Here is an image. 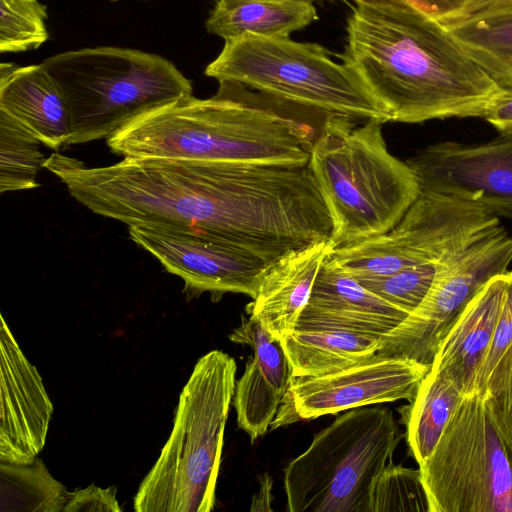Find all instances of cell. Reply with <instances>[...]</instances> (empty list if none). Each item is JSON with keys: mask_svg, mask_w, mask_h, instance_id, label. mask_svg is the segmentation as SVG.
<instances>
[{"mask_svg": "<svg viewBox=\"0 0 512 512\" xmlns=\"http://www.w3.org/2000/svg\"><path fill=\"white\" fill-rule=\"evenodd\" d=\"M327 258L296 328L339 330L382 339L408 316Z\"/></svg>", "mask_w": 512, "mask_h": 512, "instance_id": "16", "label": "cell"}, {"mask_svg": "<svg viewBox=\"0 0 512 512\" xmlns=\"http://www.w3.org/2000/svg\"><path fill=\"white\" fill-rule=\"evenodd\" d=\"M342 59L394 122L485 117L504 90L446 26L408 3L357 4Z\"/></svg>", "mask_w": 512, "mask_h": 512, "instance_id": "2", "label": "cell"}, {"mask_svg": "<svg viewBox=\"0 0 512 512\" xmlns=\"http://www.w3.org/2000/svg\"><path fill=\"white\" fill-rule=\"evenodd\" d=\"M0 479L2 512H63L71 496L39 457L30 464L0 463Z\"/></svg>", "mask_w": 512, "mask_h": 512, "instance_id": "25", "label": "cell"}, {"mask_svg": "<svg viewBox=\"0 0 512 512\" xmlns=\"http://www.w3.org/2000/svg\"><path fill=\"white\" fill-rule=\"evenodd\" d=\"M430 512H512V441L485 393H465L419 465Z\"/></svg>", "mask_w": 512, "mask_h": 512, "instance_id": "9", "label": "cell"}, {"mask_svg": "<svg viewBox=\"0 0 512 512\" xmlns=\"http://www.w3.org/2000/svg\"><path fill=\"white\" fill-rule=\"evenodd\" d=\"M0 109L50 149H59L70 138L66 100L41 63L0 64Z\"/></svg>", "mask_w": 512, "mask_h": 512, "instance_id": "19", "label": "cell"}, {"mask_svg": "<svg viewBox=\"0 0 512 512\" xmlns=\"http://www.w3.org/2000/svg\"><path fill=\"white\" fill-rule=\"evenodd\" d=\"M402 437L393 412L362 406L339 415L284 469L290 512H371L374 484Z\"/></svg>", "mask_w": 512, "mask_h": 512, "instance_id": "7", "label": "cell"}, {"mask_svg": "<svg viewBox=\"0 0 512 512\" xmlns=\"http://www.w3.org/2000/svg\"><path fill=\"white\" fill-rule=\"evenodd\" d=\"M0 370V463L30 464L44 448L53 404L3 316Z\"/></svg>", "mask_w": 512, "mask_h": 512, "instance_id": "15", "label": "cell"}, {"mask_svg": "<svg viewBox=\"0 0 512 512\" xmlns=\"http://www.w3.org/2000/svg\"><path fill=\"white\" fill-rule=\"evenodd\" d=\"M380 340L339 330H298L280 340L294 377L336 372L375 355Z\"/></svg>", "mask_w": 512, "mask_h": 512, "instance_id": "22", "label": "cell"}, {"mask_svg": "<svg viewBox=\"0 0 512 512\" xmlns=\"http://www.w3.org/2000/svg\"><path fill=\"white\" fill-rule=\"evenodd\" d=\"M498 225L482 205L420 190L394 228L334 248L328 259L355 279L385 276L436 261Z\"/></svg>", "mask_w": 512, "mask_h": 512, "instance_id": "10", "label": "cell"}, {"mask_svg": "<svg viewBox=\"0 0 512 512\" xmlns=\"http://www.w3.org/2000/svg\"><path fill=\"white\" fill-rule=\"evenodd\" d=\"M484 118L502 135H512V86L504 88Z\"/></svg>", "mask_w": 512, "mask_h": 512, "instance_id": "34", "label": "cell"}, {"mask_svg": "<svg viewBox=\"0 0 512 512\" xmlns=\"http://www.w3.org/2000/svg\"><path fill=\"white\" fill-rule=\"evenodd\" d=\"M468 245L430 263L390 275L356 280L386 302L411 314L423 302L437 278L453 265Z\"/></svg>", "mask_w": 512, "mask_h": 512, "instance_id": "27", "label": "cell"}, {"mask_svg": "<svg viewBox=\"0 0 512 512\" xmlns=\"http://www.w3.org/2000/svg\"><path fill=\"white\" fill-rule=\"evenodd\" d=\"M271 487L272 481L269 474H264L260 480V489L254 496L251 506V511L261 510V505H264V510H272L270 507L271 501Z\"/></svg>", "mask_w": 512, "mask_h": 512, "instance_id": "35", "label": "cell"}, {"mask_svg": "<svg viewBox=\"0 0 512 512\" xmlns=\"http://www.w3.org/2000/svg\"><path fill=\"white\" fill-rule=\"evenodd\" d=\"M481 392L486 394L497 421L512 441V342L493 367Z\"/></svg>", "mask_w": 512, "mask_h": 512, "instance_id": "31", "label": "cell"}, {"mask_svg": "<svg viewBox=\"0 0 512 512\" xmlns=\"http://www.w3.org/2000/svg\"><path fill=\"white\" fill-rule=\"evenodd\" d=\"M370 508L371 512H430L420 469L387 465L372 489Z\"/></svg>", "mask_w": 512, "mask_h": 512, "instance_id": "29", "label": "cell"}, {"mask_svg": "<svg viewBox=\"0 0 512 512\" xmlns=\"http://www.w3.org/2000/svg\"><path fill=\"white\" fill-rule=\"evenodd\" d=\"M512 262V237L498 225L468 245L434 282L419 307L380 340L377 354L431 365L437 349L469 302Z\"/></svg>", "mask_w": 512, "mask_h": 512, "instance_id": "11", "label": "cell"}, {"mask_svg": "<svg viewBox=\"0 0 512 512\" xmlns=\"http://www.w3.org/2000/svg\"><path fill=\"white\" fill-rule=\"evenodd\" d=\"M359 120L329 114L309 159L331 217L333 248L390 231L420 193L413 169L388 151L383 123Z\"/></svg>", "mask_w": 512, "mask_h": 512, "instance_id": "4", "label": "cell"}, {"mask_svg": "<svg viewBox=\"0 0 512 512\" xmlns=\"http://www.w3.org/2000/svg\"><path fill=\"white\" fill-rule=\"evenodd\" d=\"M205 75L218 81L240 82L332 114L391 121L389 111L357 72L345 62H334L316 43L244 35L225 41L222 51L207 65Z\"/></svg>", "mask_w": 512, "mask_h": 512, "instance_id": "8", "label": "cell"}, {"mask_svg": "<svg viewBox=\"0 0 512 512\" xmlns=\"http://www.w3.org/2000/svg\"><path fill=\"white\" fill-rule=\"evenodd\" d=\"M430 369L409 358L376 353L336 372L294 377L270 430L362 406L411 402Z\"/></svg>", "mask_w": 512, "mask_h": 512, "instance_id": "12", "label": "cell"}, {"mask_svg": "<svg viewBox=\"0 0 512 512\" xmlns=\"http://www.w3.org/2000/svg\"><path fill=\"white\" fill-rule=\"evenodd\" d=\"M43 167L98 215L204 237L265 261L282 249L295 221L294 186L277 164L123 158L88 168L56 152Z\"/></svg>", "mask_w": 512, "mask_h": 512, "instance_id": "1", "label": "cell"}, {"mask_svg": "<svg viewBox=\"0 0 512 512\" xmlns=\"http://www.w3.org/2000/svg\"><path fill=\"white\" fill-rule=\"evenodd\" d=\"M420 190L512 216V135L482 144L439 142L406 161Z\"/></svg>", "mask_w": 512, "mask_h": 512, "instance_id": "13", "label": "cell"}, {"mask_svg": "<svg viewBox=\"0 0 512 512\" xmlns=\"http://www.w3.org/2000/svg\"><path fill=\"white\" fill-rule=\"evenodd\" d=\"M229 339L252 350L244 373L236 381L233 405L239 428L253 442L270 429L294 376L281 342L256 319L242 316V323Z\"/></svg>", "mask_w": 512, "mask_h": 512, "instance_id": "17", "label": "cell"}, {"mask_svg": "<svg viewBox=\"0 0 512 512\" xmlns=\"http://www.w3.org/2000/svg\"><path fill=\"white\" fill-rule=\"evenodd\" d=\"M206 99L181 96L130 120L107 145L123 158L304 165L331 114L248 87L218 81Z\"/></svg>", "mask_w": 512, "mask_h": 512, "instance_id": "3", "label": "cell"}, {"mask_svg": "<svg viewBox=\"0 0 512 512\" xmlns=\"http://www.w3.org/2000/svg\"><path fill=\"white\" fill-rule=\"evenodd\" d=\"M112 1H116V0H112Z\"/></svg>", "mask_w": 512, "mask_h": 512, "instance_id": "38", "label": "cell"}, {"mask_svg": "<svg viewBox=\"0 0 512 512\" xmlns=\"http://www.w3.org/2000/svg\"><path fill=\"white\" fill-rule=\"evenodd\" d=\"M314 0H217L205 26L225 41L244 35L289 37L317 20Z\"/></svg>", "mask_w": 512, "mask_h": 512, "instance_id": "21", "label": "cell"}, {"mask_svg": "<svg viewBox=\"0 0 512 512\" xmlns=\"http://www.w3.org/2000/svg\"><path fill=\"white\" fill-rule=\"evenodd\" d=\"M323 1H335V0H323Z\"/></svg>", "mask_w": 512, "mask_h": 512, "instance_id": "37", "label": "cell"}, {"mask_svg": "<svg viewBox=\"0 0 512 512\" xmlns=\"http://www.w3.org/2000/svg\"><path fill=\"white\" fill-rule=\"evenodd\" d=\"M78 511H122L116 499V489H106L90 485L84 489L71 492L63 512Z\"/></svg>", "mask_w": 512, "mask_h": 512, "instance_id": "33", "label": "cell"}, {"mask_svg": "<svg viewBox=\"0 0 512 512\" xmlns=\"http://www.w3.org/2000/svg\"><path fill=\"white\" fill-rule=\"evenodd\" d=\"M129 236L183 280L186 300L204 292L213 302L225 293L253 299L270 265L240 248L196 235L129 227Z\"/></svg>", "mask_w": 512, "mask_h": 512, "instance_id": "14", "label": "cell"}, {"mask_svg": "<svg viewBox=\"0 0 512 512\" xmlns=\"http://www.w3.org/2000/svg\"><path fill=\"white\" fill-rule=\"evenodd\" d=\"M47 6L38 0H0V52L39 48L49 38Z\"/></svg>", "mask_w": 512, "mask_h": 512, "instance_id": "28", "label": "cell"}, {"mask_svg": "<svg viewBox=\"0 0 512 512\" xmlns=\"http://www.w3.org/2000/svg\"><path fill=\"white\" fill-rule=\"evenodd\" d=\"M357 4H365V5H394L407 3L405 0H354Z\"/></svg>", "mask_w": 512, "mask_h": 512, "instance_id": "36", "label": "cell"}, {"mask_svg": "<svg viewBox=\"0 0 512 512\" xmlns=\"http://www.w3.org/2000/svg\"><path fill=\"white\" fill-rule=\"evenodd\" d=\"M464 394L463 389L450 376L430 369L415 398L399 409L406 427L409 452L418 465L436 447Z\"/></svg>", "mask_w": 512, "mask_h": 512, "instance_id": "23", "label": "cell"}, {"mask_svg": "<svg viewBox=\"0 0 512 512\" xmlns=\"http://www.w3.org/2000/svg\"><path fill=\"white\" fill-rule=\"evenodd\" d=\"M40 141L0 109V192L39 187L37 173L46 158Z\"/></svg>", "mask_w": 512, "mask_h": 512, "instance_id": "26", "label": "cell"}, {"mask_svg": "<svg viewBox=\"0 0 512 512\" xmlns=\"http://www.w3.org/2000/svg\"><path fill=\"white\" fill-rule=\"evenodd\" d=\"M41 64L68 106L71 135L66 145L107 139L138 115L193 94L191 81L170 60L131 48H82Z\"/></svg>", "mask_w": 512, "mask_h": 512, "instance_id": "6", "label": "cell"}, {"mask_svg": "<svg viewBox=\"0 0 512 512\" xmlns=\"http://www.w3.org/2000/svg\"><path fill=\"white\" fill-rule=\"evenodd\" d=\"M330 239L292 250L266 269L256 296L246 306L276 340L295 330L318 275L329 253Z\"/></svg>", "mask_w": 512, "mask_h": 512, "instance_id": "18", "label": "cell"}, {"mask_svg": "<svg viewBox=\"0 0 512 512\" xmlns=\"http://www.w3.org/2000/svg\"><path fill=\"white\" fill-rule=\"evenodd\" d=\"M512 342V271L506 272V285L493 338L477 374L474 391H482L487 378L499 358Z\"/></svg>", "mask_w": 512, "mask_h": 512, "instance_id": "32", "label": "cell"}, {"mask_svg": "<svg viewBox=\"0 0 512 512\" xmlns=\"http://www.w3.org/2000/svg\"><path fill=\"white\" fill-rule=\"evenodd\" d=\"M446 27L503 88L512 86V8Z\"/></svg>", "mask_w": 512, "mask_h": 512, "instance_id": "24", "label": "cell"}, {"mask_svg": "<svg viewBox=\"0 0 512 512\" xmlns=\"http://www.w3.org/2000/svg\"><path fill=\"white\" fill-rule=\"evenodd\" d=\"M433 20L449 26L480 15L512 8V0H405Z\"/></svg>", "mask_w": 512, "mask_h": 512, "instance_id": "30", "label": "cell"}, {"mask_svg": "<svg viewBox=\"0 0 512 512\" xmlns=\"http://www.w3.org/2000/svg\"><path fill=\"white\" fill-rule=\"evenodd\" d=\"M506 285V272L490 279L469 302L440 343L431 369L454 379L464 393L475 380L489 350Z\"/></svg>", "mask_w": 512, "mask_h": 512, "instance_id": "20", "label": "cell"}, {"mask_svg": "<svg viewBox=\"0 0 512 512\" xmlns=\"http://www.w3.org/2000/svg\"><path fill=\"white\" fill-rule=\"evenodd\" d=\"M237 365L220 350L203 355L184 385L171 434L133 500L136 512H210Z\"/></svg>", "mask_w": 512, "mask_h": 512, "instance_id": "5", "label": "cell"}]
</instances>
